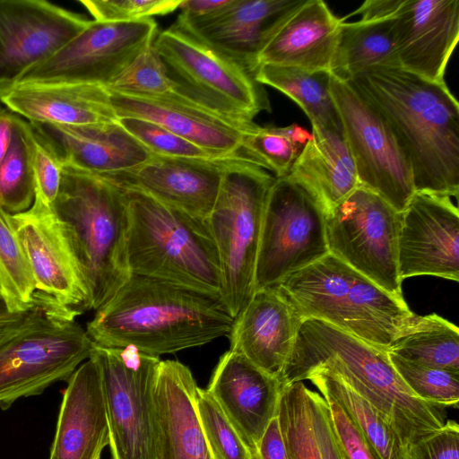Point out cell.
I'll return each mask as SVG.
<instances>
[{"instance_id":"obj_1","label":"cell","mask_w":459,"mask_h":459,"mask_svg":"<svg viewBox=\"0 0 459 459\" xmlns=\"http://www.w3.org/2000/svg\"><path fill=\"white\" fill-rule=\"evenodd\" d=\"M385 120L406 158L415 192L459 194V104L445 82L400 67L348 80Z\"/></svg>"},{"instance_id":"obj_2","label":"cell","mask_w":459,"mask_h":459,"mask_svg":"<svg viewBox=\"0 0 459 459\" xmlns=\"http://www.w3.org/2000/svg\"><path fill=\"white\" fill-rule=\"evenodd\" d=\"M95 311L85 329L93 343L155 357L228 335L234 321L220 297L133 273Z\"/></svg>"},{"instance_id":"obj_3","label":"cell","mask_w":459,"mask_h":459,"mask_svg":"<svg viewBox=\"0 0 459 459\" xmlns=\"http://www.w3.org/2000/svg\"><path fill=\"white\" fill-rule=\"evenodd\" d=\"M316 369L336 374L372 403L395 429L408 454L446 422L439 407L418 398L404 384L387 351L307 318L299 328L279 381L284 387Z\"/></svg>"},{"instance_id":"obj_4","label":"cell","mask_w":459,"mask_h":459,"mask_svg":"<svg viewBox=\"0 0 459 459\" xmlns=\"http://www.w3.org/2000/svg\"><path fill=\"white\" fill-rule=\"evenodd\" d=\"M276 286L303 320L324 321L387 351L416 316L403 299L331 254Z\"/></svg>"},{"instance_id":"obj_5","label":"cell","mask_w":459,"mask_h":459,"mask_svg":"<svg viewBox=\"0 0 459 459\" xmlns=\"http://www.w3.org/2000/svg\"><path fill=\"white\" fill-rule=\"evenodd\" d=\"M120 187L128 211L131 274L168 281L221 299L220 260L207 222L141 190Z\"/></svg>"},{"instance_id":"obj_6","label":"cell","mask_w":459,"mask_h":459,"mask_svg":"<svg viewBox=\"0 0 459 459\" xmlns=\"http://www.w3.org/2000/svg\"><path fill=\"white\" fill-rule=\"evenodd\" d=\"M52 207L71 233L90 293V310H97L131 276L124 191L102 177L64 165Z\"/></svg>"},{"instance_id":"obj_7","label":"cell","mask_w":459,"mask_h":459,"mask_svg":"<svg viewBox=\"0 0 459 459\" xmlns=\"http://www.w3.org/2000/svg\"><path fill=\"white\" fill-rule=\"evenodd\" d=\"M275 177L247 160L231 162L208 219L217 248L221 299L235 318L255 293V265L268 191Z\"/></svg>"},{"instance_id":"obj_8","label":"cell","mask_w":459,"mask_h":459,"mask_svg":"<svg viewBox=\"0 0 459 459\" xmlns=\"http://www.w3.org/2000/svg\"><path fill=\"white\" fill-rule=\"evenodd\" d=\"M152 46L178 83L176 93L235 120L271 111L254 74L177 22L157 33Z\"/></svg>"},{"instance_id":"obj_9","label":"cell","mask_w":459,"mask_h":459,"mask_svg":"<svg viewBox=\"0 0 459 459\" xmlns=\"http://www.w3.org/2000/svg\"><path fill=\"white\" fill-rule=\"evenodd\" d=\"M90 357L101 372L112 459H161L155 398L160 358L133 346L95 343Z\"/></svg>"},{"instance_id":"obj_10","label":"cell","mask_w":459,"mask_h":459,"mask_svg":"<svg viewBox=\"0 0 459 459\" xmlns=\"http://www.w3.org/2000/svg\"><path fill=\"white\" fill-rule=\"evenodd\" d=\"M326 215L322 202L303 185L289 176L274 178L264 209L255 291L278 285L329 254Z\"/></svg>"},{"instance_id":"obj_11","label":"cell","mask_w":459,"mask_h":459,"mask_svg":"<svg viewBox=\"0 0 459 459\" xmlns=\"http://www.w3.org/2000/svg\"><path fill=\"white\" fill-rule=\"evenodd\" d=\"M399 225L400 212L377 193L359 186L327 212L329 254L403 299L397 261Z\"/></svg>"},{"instance_id":"obj_12","label":"cell","mask_w":459,"mask_h":459,"mask_svg":"<svg viewBox=\"0 0 459 459\" xmlns=\"http://www.w3.org/2000/svg\"><path fill=\"white\" fill-rule=\"evenodd\" d=\"M93 342L75 320L46 316L0 344V408L68 380Z\"/></svg>"},{"instance_id":"obj_13","label":"cell","mask_w":459,"mask_h":459,"mask_svg":"<svg viewBox=\"0 0 459 459\" xmlns=\"http://www.w3.org/2000/svg\"><path fill=\"white\" fill-rule=\"evenodd\" d=\"M330 91L359 180L401 212L414 195L410 165L373 106L345 80L330 74Z\"/></svg>"},{"instance_id":"obj_14","label":"cell","mask_w":459,"mask_h":459,"mask_svg":"<svg viewBox=\"0 0 459 459\" xmlns=\"http://www.w3.org/2000/svg\"><path fill=\"white\" fill-rule=\"evenodd\" d=\"M156 35L157 23L152 18L123 22L91 20L81 32L52 56L26 71L13 85L85 83L106 87L152 45Z\"/></svg>"},{"instance_id":"obj_15","label":"cell","mask_w":459,"mask_h":459,"mask_svg":"<svg viewBox=\"0 0 459 459\" xmlns=\"http://www.w3.org/2000/svg\"><path fill=\"white\" fill-rule=\"evenodd\" d=\"M12 219L32 271L35 300L65 320L90 310V293L71 233L53 207L34 199Z\"/></svg>"},{"instance_id":"obj_16","label":"cell","mask_w":459,"mask_h":459,"mask_svg":"<svg viewBox=\"0 0 459 459\" xmlns=\"http://www.w3.org/2000/svg\"><path fill=\"white\" fill-rule=\"evenodd\" d=\"M90 21L45 0H0V93L52 56Z\"/></svg>"},{"instance_id":"obj_17","label":"cell","mask_w":459,"mask_h":459,"mask_svg":"<svg viewBox=\"0 0 459 459\" xmlns=\"http://www.w3.org/2000/svg\"><path fill=\"white\" fill-rule=\"evenodd\" d=\"M401 280L431 275L459 281V212L450 196L415 192L400 212Z\"/></svg>"},{"instance_id":"obj_18","label":"cell","mask_w":459,"mask_h":459,"mask_svg":"<svg viewBox=\"0 0 459 459\" xmlns=\"http://www.w3.org/2000/svg\"><path fill=\"white\" fill-rule=\"evenodd\" d=\"M109 93L118 117H135L152 121L218 159L251 162L242 144L245 134L256 126L253 121L223 117L175 92L153 98Z\"/></svg>"},{"instance_id":"obj_19","label":"cell","mask_w":459,"mask_h":459,"mask_svg":"<svg viewBox=\"0 0 459 459\" xmlns=\"http://www.w3.org/2000/svg\"><path fill=\"white\" fill-rule=\"evenodd\" d=\"M236 160H240L152 154L132 169L102 178L119 186L141 190L170 207L206 221L215 204L224 171Z\"/></svg>"},{"instance_id":"obj_20","label":"cell","mask_w":459,"mask_h":459,"mask_svg":"<svg viewBox=\"0 0 459 459\" xmlns=\"http://www.w3.org/2000/svg\"><path fill=\"white\" fill-rule=\"evenodd\" d=\"M394 21L399 67L445 82L459 39V1L402 0Z\"/></svg>"},{"instance_id":"obj_21","label":"cell","mask_w":459,"mask_h":459,"mask_svg":"<svg viewBox=\"0 0 459 459\" xmlns=\"http://www.w3.org/2000/svg\"><path fill=\"white\" fill-rule=\"evenodd\" d=\"M206 390L258 456V444L277 412L282 390L279 379L229 350L220 358Z\"/></svg>"},{"instance_id":"obj_22","label":"cell","mask_w":459,"mask_h":459,"mask_svg":"<svg viewBox=\"0 0 459 459\" xmlns=\"http://www.w3.org/2000/svg\"><path fill=\"white\" fill-rule=\"evenodd\" d=\"M342 22L322 0H299L275 24L257 68L273 65L331 74Z\"/></svg>"},{"instance_id":"obj_23","label":"cell","mask_w":459,"mask_h":459,"mask_svg":"<svg viewBox=\"0 0 459 459\" xmlns=\"http://www.w3.org/2000/svg\"><path fill=\"white\" fill-rule=\"evenodd\" d=\"M302 321L277 286L261 289L234 318L230 350L279 379Z\"/></svg>"},{"instance_id":"obj_24","label":"cell","mask_w":459,"mask_h":459,"mask_svg":"<svg viewBox=\"0 0 459 459\" xmlns=\"http://www.w3.org/2000/svg\"><path fill=\"white\" fill-rule=\"evenodd\" d=\"M108 445L101 372L90 357L67 380L49 459H101Z\"/></svg>"},{"instance_id":"obj_25","label":"cell","mask_w":459,"mask_h":459,"mask_svg":"<svg viewBox=\"0 0 459 459\" xmlns=\"http://www.w3.org/2000/svg\"><path fill=\"white\" fill-rule=\"evenodd\" d=\"M0 102L31 124L80 126L118 119L109 91L99 84H15L0 93Z\"/></svg>"},{"instance_id":"obj_26","label":"cell","mask_w":459,"mask_h":459,"mask_svg":"<svg viewBox=\"0 0 459 459\" xmlns=\"http://www.w3.org/2000/svg\"><path fill=\"white\" fill-rule=\"evenodd\" d=\"M60 156L64 165L100 177L132 169L152 153L119 123L90 126L31 124Z\"/></svg>"},{"instance_id":"obj_27","label":"cell","mask_w":459,"mask_h":459,"mask_svg":"<svg viewBox=\"0 0 459 459\" xmlns=\"http://www.w3.org/2000/svg\"><path fill=\"white\" fill-rule=\"evenodd\" d=\"M299 0H230L209 19L177 23L252 74L257 57L280 18Z\"/></svg>"},{"instance_id":"obj_28","label":"cell","mask_w":459,"mask_h":459,"mask_svg":"<svg viewBox=\"0 0 459 459\" xmlns=\"http://www.w3.org/2000/svg\"><path fill=\"white\" fill-rule=\"evenodd\" d=\"M197 387L188 367L178 360L160 361L155 398L161 459H216L200 420Z\"/></svg>"},{"instance_id":"obj_29","label":"cell","mask_w":459,"mask_h":459,"mask_svg":"<svg viewBox=\"0 0 459 459\" xmlns=\"http://www.w3.org/2000/svg\"><path fill=\"white\" fill-rule=\"evenodd\" d=\"M315 194L328 212L359 186L355 164L342 131L312 126L289 175Z\"/></svg>"},{"instance_id":"obj_30","label":"cell","mask_w":459,"mask_h":459,"mask_svg":"<svg viewBox=\"0 0 459 459\" xmlns=\"http://www.w3.org/2000/svg\"><path fill=\"white\" fill-rule=\"evenodd\" d=\"M374 67H399L394 17L342 22L331 74L348 81Z\"/></svg>"},{"instance_id":"obj_31","label":"cell","mask_w":459,"mask_h":459,"mask_svg":"<svg viewBox=\"0 0 459 459\" xmlns=\"http://www.w3.org/2000/svg\"><path fill=\"white\" fill-rule=\"evenodd\" d=\"M322 394L333 397L355 422L379 459H408L409 454L386 418L336 374L324 369L307 373Z\"/></svg>"},{"instance_id":"obj_32","label":"cell","mask_w":459,"mask_h":459,"mask_svg":"<svg viewBox=\"0 0 459 459\" xmlns=\"http://www.w3.org/2000/svg\"><path fill=\"white\" fill-rule=\"evenodd\" d=\"M255 78L260 84L271 86L296 102L311 126L342 131L330 91V73L262 65L255 71Z\"/></svg>"},{"instance_id":"obj_33","label":"cell","mask_w":459,"mask_h":459,"mask_svg":"<svg viewBox=\"0 0 459 459\" xmlns=\"http://www.w3.org/2000/svg\"><path fill=\"white\" fill-rule=\"evenodd\" d=\"M388 352L420 366L459 372V330L437 316H415Z\"/></svg>"},{"instance_id":"obj_34","label":"cell","mask_w":459,"mask_h":459,"mask_svg":"<svg viewBox=\"0 0 459 459\" xmlns=\"http://www.w3.org/2000/svg\"><path fill=\"white\" fill-rule=\"evenodd\" d=\"M33 127L16 115L11 144L0 165V206L11 214L28 210L33 203Z\"/></svg>"},{"instance_id":"obj_35","label":"cell","mask_w":459,"mask_h":459,"mask_svg":"<svg viewBox=\"0 0 459 459\" xmlns=\"http://www.w3.org/2000/svg\"><path fill=\"white\" fill-rule=\"evenodd\" d=\"M35 294L32 271L12 214L0 206V295L14 313L33 307Z\"/></svg>"},{"instance_id":"obj_36","label":"cell","mask_w":459,"mask_h":459,"mask_svg":"<svg viewBox=\"0 0 459 459\" xmlns=\"http://www.w3.org/2000/svg\"><path fill=\"white\" fill-rule=\"evenodd\" d=\"M310 137L311 133L297 124L283 127L256 125L245 134L242 149L252 163L282 178L289 175Z\"/></svg>"},{"instance_id":"obj_37","label":"cell","mask_w":459,"mask_h":459,"mask_svg":"<svg viewBox=\"0 0 459 459\" xmlns=\"http://www.w3.org/2000/svg\"><path fill=\"white\" fill-rule=\"evenodd\" d=\"M307 387L295 382L282 387L277 417L289 459H322L309 410Z\"/></svg>"},{"instance_id":"obj_38","label":"cell","mask_w":459,"mask_h":459,"mask_svg":"<svg viewBox=\"0 0 459 459\" xmlns=\"http://www.w3.org/2000/svg\"><path fill=\"white\" fill-rule=\"evenodd\" d=\"M177 86L178 83L170 78L164 62L152 45L106 88L118 94L153 98L174 93Z\"/></svg>"},{"instance_id":"obj_39","label":"cell","mask_w":459,"mask_h":459,"mask_svg":"<svg viewBox=\"0 0 459 459\" xmlns=\"http://www.w3.org/2000/svg\"><path fill=\"white\" fill-rule=\"evenodd\" d=\"M388 355L398 375L418 398L439 408H458V371L420 366L395 354Z\"/></svg>"},{"instance_id":"obj_40","label":"cell","mask_w":459,"mask_h":459,"mask_svg":"<svg viewBox=\"0 0 459 459\" xmlns=\"http://www.w3.org/2000/svg\"><path fill=\"white\" fill-rule=\"evenodd\" d=\"M196 404L207 441L216 459H259L206 389L197 387Z\"/></svg>"},{"instance_id":"obj_41","label":"cell","mask_w":459,"mask_h":459,"mask_svg":"<svg viewBox=\"0 0 459 459\" xmlns=\"http://www.w3.org/2000/svg\"><path fill=\"white\" fill-rule=\"evenodd\" d=\"M118 123L152 154L172 158L225 160L214 157L152 121L135 117H119Z\"/></svg>"},{"instance_id":"obj_42","label":"cell","mask_w":459,"mask_h":459,"mask_svg":"<svg viewBox=\"0 0 459 459\" xmlns=\"http://www.w3.org/2000/svg\"><path fill=\"white\" fill-rule=\"evenodd\" d=\"M100 22H134L166 15L178 9L182 0H79Z\"/></svg>"},{"instance_id":"obj_43","label":"cell","mask_w":459,"mask_h":459,"mask_svg":"<svg viewBox=\"0 0 459 459\" xmlns=\"http://www.w3.org/2000/svg\"><path fill=\"white\" fill-rule=\"evenodd\" d=\"M33 130L34 199L52 206L60 188L64 163L49 142L34 127Z\"/></svg>"},{"instance_id":"obj_44","label":"cell","mask_w":459,"mask_h":459,"mask_svg":"<svg viewBox=\"0 0 459 459\" xmlns=\"http://www.w3.org/2000/svg\"><path fill=\"white\" fill-rule=\"evenodd\" d=\"M326 401L335 441L342 459H379L355 422L330 395Z\"/></svg>"},{"instance_id":"obj_45","label":"cell","mask_w":459,"mask_h":459,"mask_svg":"<svg viewBox=\"0 0 459 459\" xmlns=\"http://www.w3.org/2000/svg\"><path fill=\"white\" fill-rule=\"evenodd\" d=\"M411 459H459V426L454 420L420 440L410 451Z\"/></svg>"},{"instance_id":"obj_46","label":"cell","mask_w":459,"mask_h":459,"mask_svg":"<svg viewBox=\"0 0 459 459\" xmlns=\"http://www.w3.org/2000/svg\"><path fill=\"white\" fill-rule=\"evenodd\" d=\"M307 398L316 439L322 459H342L333 431L325 398L307 389Z\"/></svg>"},{"instance_id":"obj_47","label":"cell","mask_w":459,"mask_h":459,"mask_svg":"<svg viewBox=\"0 0 459 459\" xmlns=\"http://www.w3.org/2000/svg\"><path fill=\"white\" fill-rule=\"evenodd\" d=\"M46 316L52 315L47 307L38 300L33 307L26 311L1 315L0 344Z\"/></svg>"},{"instance_id":"obj_48","label":"cell","mask_w":459,"mask_h":459,"mask_svg":"<svg viewBox=\"0 0 459 459\" xmlns=\"http://www.w3.org/2000/svg\"><path fill=\"white\" fill-rule=\"evenodd\" d=\"M259 459H289L277 414L272 419L258 446Z\"/></svg>"},{"instance_id":"obj_49","label":"cell","mask_w":459,"mask_h":459,"mask_svg":"<svg viewBox=\"0 0 459 459\" xmlns=\"http://www.w3.org/2000/svg\"><path fill=\"white\" fill-rule=\"evenodd\" d=\"M402 0H368L365 1L351 15H360L362 21H374L393 18L400 6ZM342 18L344 20L347 18Z\"/></svg>"},{"instance_id":"obj_50","label":"cell","mask_w":459,"mask_h":459,"mask_svg":"<svg viewBox=\"0 0 459 459\" xmlns=\"http://www.w3.org/2000/svg\"><path fill=\"white\" fill-rule=\"evenodd\" d=\"M15 116L7 108L0 106V165L11 144Z\"/></svg>"},{"instance_id":"obj_51","label":"cell","mask_w":459,"mask_h":459,"mask_svg":"<svg viewBox=\"0 0 459 459\" xmlns=\"http://www.w3.org/2000/svg\"><path fill=\"white\" fill-rule=\"evenodd\" d=\"M6 313H11V312L8 310L3 298L0 295V316L6 314Z\"/></svg>"},{"instance_id":"obj_52","label":"cell","mask_w":459,"mask_h":459,"mask_svg":"<svg viewBox=\"0 0 459 459\" xmlns=\"http://www.w3.org/2000/svg\"><path fill=\"white\" fill-rule=\"evenodd\" d=\"M408 459H411V458L410 457V455H409Z\"/></svg>"}]
</instances>
